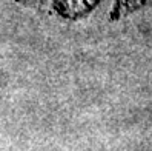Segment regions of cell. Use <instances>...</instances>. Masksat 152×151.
I'll return each instance as SVG.
<instances>
[{"instance_id":"cell-2","label":"cell","mask_w":152,"mask_h":151,"mask_svg":"<svg viewBox=\"0 0 152 151\" xmlns=\"http://www.w3.org/2000/svg\"><path fill=\"white\" fill-rule=\"evenodd\" d=\"M148 2L149 0H117V5L112 11V19H120V17L141 8Z\"/></svg>"},{"instance_id":"cell-1","label":"cell","mask_w":152,"mask_h":151,"mask_svg":"<svg viewBox=\"0 0 152 151\" xmlns=\"http://www.w3.org/2000/svg\"><path fill=\"white\" fill-rule=\"evenodd\" d=\"M95 3L97 0H58V8L63 15L74 19L89 13Z\"/></svg>"}]
</instances>
